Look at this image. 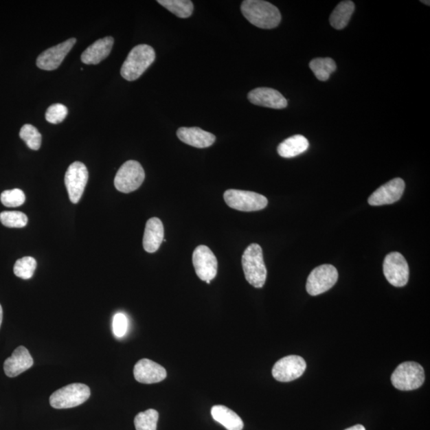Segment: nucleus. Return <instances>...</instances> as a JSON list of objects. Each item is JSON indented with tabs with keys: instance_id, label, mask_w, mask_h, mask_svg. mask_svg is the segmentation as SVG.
<instances>
[{
	"instance_id": "25",
	"label": "nucleus",
	"mask_w": 430,
	"mask_h": 430,
	"mask_svg": "<svg viewBox=\"0 0 430 430\" xmlns=\"http://www.w3.org/2000/svg\"><path fill=\"white\" fill-rule=\"evenodd\" d=\"M157 3L179 18H189L194 11L193 3L189 0H158Z\"/></svg>"
},
{
	"instance_id": "5",
	"label": "nucleus",
	"mask_w": 430,
	"mask_h": 430,
	"mask_svg": "<svg viewBox=\"0 0 430 430\" xmlns=\"http://www.w3.org/2000/svg\"><path fill=\"white\" fill-rule=\"evenodd\" d=\"M424 382V369L421 365L415 362L400 364L392 376L393 386L403 392L417 389L422 386Z\"/></svg>"
},
{
	"instance_id": "35",
	"label": "nucleus",
	"mask_w": 430,
	"mask_h": 430,
	"mask_svg": "<svg viewBox=\"0 0 430 430\" xmlns=\"http://www.w3.org/2000/svg\"><path fill=\"white\" fill-rule=\"evenodd\" d=\"M422 3H425V4H428L429 6V1H422Z\"/></svg>"
},
{
	"instance_id": "18",
	"label": "nucleus",
	"mask_w": 430,
	"mask_h": 430,
	"mask_svg": "<svg viewBox=\"0 0 430 430\" xmlns=\"http://www.w3.org/2000/svg\"><path fill=\"white\" fill-rule=\"evenodd\" d=\"M177 134L180 141L197 148L211 147L216 141L214 134L198 127H182L177 130Z\"/></svg>"
},
{
	"instance_id": "19",
	"label": "nucleus",
	"mask_w": 430,
	"mask_h": 430,
	"mask_svg": "<svg viewBox=\"0 0 430 430\" xmlns=\"http://www.w3.org/2000/svg\"><path fill=\"white\" fill-rule=\"evenodd\" d=\"M164 228L161 220L152 218L148 220L143 238L144 251L152 253L157 252L163 242Z\"/></svg>"
},
{
	"instance_id": "26",
	"label": "nucleus",
	"mask_w": 430,
	"mask_h": 430,
	"mask_svg": "<svg viewBox=\"0 0 430 430\" xmlns=\"http://www.w3.org/2000/svg\"><path fill=\"white\" fill-rule=\"evenodd\" d=\"M159 413L156 409H149L144 412L139 413L134 420L137 430H157Z\"/></svg>"
},
{
	"instance_id": "16",
	"label": "nucleus",
	"mask_w": 430,
	"mask_h": 430,
	"mask_svg": "<svg viewBox=\"0 0 430 430\" xmlns=\"http://www.w3.org/2000/svg\"><path fill=\"white\" fill-rule=\"evenodd\" d=\"M248 99L249 102L258 106L282 109L288 106L286 98L278 90L272 88L255 89L249 93Z\"/></svg>"
},
{
	"instance_id": "15",
	"label": "nucleus",
	"mask_w": 430,
	"mask_h": 430,
	"mask_svg": "<svg viewBox=\"0 0 430 430\" xmlns=\"http://www.w3.org/2000/svg\"><path fill=\"white\" fill-rule=\"evenodd\" d=\"M134 377L137 382L144 384L161 383L167 378L164 367L148 359H143L135 365Z\"/></svg>"
},
{
	"instance_id": "23",
	"label": "nucleus",
	"mask_w": 430,
	"mask_h": 430,
	"mask_svg": "<svg viewBox=\"0 0 430 430\" xmlns=\"http://www.w3.org/2000/svg\"><path fill=\"white\" fill-rule=\"evenodd\" d=\"M354 11V4L352 1L339 3L330 16V24L335 29H344L348 26Z\"/></svg>"
},
{
	"instance_id": "4",
	"label": "nucleus",
	"mask_w": 430,
	"mask_h": 430,
	"mask_svg": "<svg viewBox=\"0 0 430 430\" xmlns=\"http://www.w3.org/2000/svg\"><path fill=\"white\" fill-rule=\"evenodd\" d=\"M91 392L86 384L73 383L60 388L49 397V404L54 409H69L86 403Z\"/></svg>"
},
{
	"instance_id": "10",
	"label": "nucleus",
	"mask_w": 430,
	"mask_h": 430,
	"mask_svg": "<svg viewBox=\"0 0 430 430\" xmlns=\"http://www.w3.org/2000/svg\"><path fill=\"white\" fill-rule=\"evenodd\" d=\"M88 179L89 172L86 165L78 161L69 165L65 176V184L71 203L76 204L82 199Z\"/></svg>"
},
{
	"instance_id": "8",
	"label": "nucleus",
	"mask_w": 430,
	"mask_h": 430,
	"mask_svg": "<svg viewBox=\"0 0 430 430\" xmlns=\"http://www.w3.org/2000/svg\"><path fill=\"white\" fill-rule=\"evenodd\" d=\"M339 273L332 264H322L309 274L306 290L311 296H318L331 289L338 281Z\"/></svg>"
},
{
	"instance_id": "28",
	"label": "nucleus",
	"mask_w": 430,
	"mask_h": 430,
	"mask_svg": "<svg viewBox=\"0 0 430 430\" xmlns=\"http://www.w3.org/2000/svg\"><path fill=\"white\" fill-rule=\"evenodd\" d=\"M19 137L27 144V147L37 151L41 147L42 135L32 124H25L20 130Z\"/></svg>"
},
{
	"instance_id": "22",
	"label": "nucleus",
	"mask_w": 430,
	"mask_h": 430,
	"mask_svg": "<svg viewBox=\"0 0 430 430\" xmlns=\"http://www.w3.org/2000/svg\"><path fill=\"white\" fill-rule=\"evenodd\" d=\"M214 421L223 425L227 430H242L244 423L241 418L227 407L218 405L212 409Z\"/></svg>"
},
{
	"instance_id": "27",
	"label": "nucleus",
	"mask_w": 430,
	"mask_h": 430,
	"mask_svg": "<svg viewBox=\"0 0 430 430\" xmlns=\"http://www.w3.org/2000/svg\"><path fill=\"white\" fill-rule=\"evenodd\" d=\"M37 268L36 260L32 257L20 258L14 264V273L24 280L31 279Z\"/></svg>"
},
{
	"instance_id": "12",
	"label": "nucleus",
	"mask_w": 430,
	"mask_h": 430,
	"mask_svg": "<svg viewBox=\"0 0 430 430\" xmlns=\"http://www.w3.org/2000/svg\"><path fill=\"white\" fill-rule=\"evenodd\" d=\"M192 262L197 276L203 282L212 281L217 276L218 261L212 249L199 246L193 253Z\"/></svg>"
},
{
	"instance_id": "36",
	"label": "nucleus",
	"mask_w": 430,
	"mask_h": 430,
	"mask_svg": "<svg viewBox=\"0 0 430 430\" xmlns=\"http://www.w3.org/2000/svg\"><path fill=\"white\" fill-rule=\"evenodd\" d=\"M207 284H211V281H207L206 282Z\"/></svg>"
},
{
	"instance_id": "14",
	"label": "nucleus",
	"mask_w": 430,
	"mask_h": 430,
	"mask_svg": "<svg viewBox=\"0 0 430 430\" xmlns=\"http://www.w3.org/2000/svg\"><path fill=\"white\" fill-rule=\"evenodd\" d=\"M404 190V180L395 178L378 188L368 199V203L371 206H383L396 203L402 198Z\"/></svg>"
},
{
	"instance_id": "1",
	"label": "nucleus",
	"mask_w": 430,
	"mask_h": 430,
	"mask_svg": "<svg viewBox=\"0 0 430 430\" xmlns=\"http://www.w3.org/2000/svg\"><path fill=\"white\" fill-rule=\"evenodd\" d=\"M241 11L249 23L259 28L273 29L282 21V14L278 8L262 0L243 1Z\"/></svg>"
},
{
	"instance_id": "24",
	"label": "nucleus",
	"mask_w": 430,
	"mask_h": 430,
	"mask_svg": "<svg viewBox=\"0 0 430 430\" xmlns=\"http://www.w3.org/2000/svg\"><path fill=\"white\" fill-rule=\"evenodd\" d=\"M309 67L319 81L325 82L336 71L337 64L332 58H318L310 62Z\"/></svg>"
},
{
	"instance_id": "34",
	"label": "nucleus",
	"mask_w": 430,
	"mask_h": 430,
	"mask_svg": "<svg viewBox=\"0 0 430 430\" xmlns=\"http://www.w3.org/2000/svg\"><path fill=\"white\" fill-rule=\"evenodd\" d=\"M2 321H3V308H2L1 304H0V327H1Z\"/></svg>"
},
{
	"instance_id": "9",
	"label": "nucleus",
	"mask_w": 430,
	"mask_h": 430,
	"mask_svg": "<svg viewBox=\"0 0 430 430\" xmlns=\"http://www.w3.org/2000/svg\"><path fill=\"white\" fill-rule=\"evenodd\" d=\"M383 273L387 282L395 287H403L409 282V269L403 255L393 252L387 255L383 262Z\"/></svg>"
},
{
	"instance_id": "3",
	"label": "nucleus",
	"mask_w": 430,
	"mask_h": 430,
	"mask_svg": "<svg viewBox=\"0 0 430 430\" xmlns=\"http://www.w3.org/2000/svg\"><path fill=\"white\" fill-rule=\"evenodd\" d=\"M242 264L245 277L252 286L261 288L267 278V269L263 258V252L258 244L253 243L244 251Z\"/></svg>"
},
{
	"instance_id": "7",
	"label": "nucleus",
	"mask_w": 430,
	"mask_h": 430,
	"mask_svg": "<svg viewBox=\"0 0 430 430\" xmlns=\"http://www.w3.org/2000/svg\"><path fill=\"white\" fill-rule=\"evenodd\" d=\"M144 179L145 172L142 164L128 161L118 170L114 179L115 188L122 193L133 192L142 186Z\"/></svg>"
},
{
	"instance_id": "31",
	"label": "nucleus",
	"mask_w": 430,
	"mask_h": 430,
	"mask_svg": "<svg viewBox=\"0 0 430 430\" xmlns=\"http://www.w3.org/2000/svg\"><path fill=\"white\" fill-rule=\"evenodd\" d=\"M68 109L63 104H54L47 110L46 120L49 123H61L67 117Z\"/></svg>"
},
{
	"instance_id": "21",
	"label": "nucleus",
	"mask_w": 430,
	"mask_h": 430,
	"mask_svg": "<svg viewBox=\"0 0 430 430\" xmlns=\"http://www.w3.org/2000/svg\"><path fill=\"white\" fill-rule=\"evenodd\" d=\"M308 147L309 142L306 137L295 135L278 145V152L283 158H293L306 152Z\"/></svg>"
},
{
	"instance_id": "6",
	"label": "nucleus",
	"mask_w": 430,
	"mask_h": 430,
	"mask_svg": "<svg viewBox=\"0 0 430 430\" xmlns=\"http://www.w3.org/2000/svg\"><path fill=\"white\" fill-rule=\"evenodd\" d=\"M224 200L229 207L245 212L261 211L268 205V199L262 194L242 190H227Z\"/></svg>"
},
{
	"instance_id": "29",
	"label": "nucleus",
	"mask_w": 430,
	"mask_h": 430,
	"mask_svg": "<svg viewBox=\"0 0 430 430\" xmlns=\"http://www.w3.org/2000/svg\"><path fill=\"white\" fill-rule=\"evenodd\" d=\"M0 222L9 228H23L27 226L28 218L20 212H3L0 214Z\"/></svg>"
},
{
	"instance_id": "17",
	"label": "nucleus",
	"mask_w": 430,
	"mask_h": 430,
	"mask_svg": "<svg viewBox=\"0 0 430 430\" xmlns=\"http://www.w3.org/2000/svg\"><path fill=\"white\" fill-rule=\"evenodd\" d=\"M34 365V360L28 350L19 346L13 352L12 357L5 360L3 369L6 376L14 378L27 371Z\"/></svg>"
},
{
	"instance_id": "32",
	"label": "nucleus",
	"mask_w": 430,
	"mask_h": 430,
	"mask_svg": "<svg viewBox=\"0 0 430 430\" xmlns=\"http://www.w3.org/2000/svg\"><path fill=\"white\" fill-rule=\"evenodd\" d=\"M128 330V319L123 313H117L113 319V331L117 338H122Z\"/></svg>"
},
{
	"instance_id": "2",
	"label": "nucleus",
	"mask_w": 430,
	"mask_h": 430,
	"mask_svg": "<svg viewBox=\"0 0 430 430\" xmlns=\"http://www.w3.org/2000/svg\"><path fill=\"white\" fill-rule=\"evenodd\" d=\"M156 59V52L146 44L138 45L128 55L121 69L123 78L127 81H136L147 71Z\"/></svg>"
},
{
	"instance_id": "33",
	"label": "nucleus",
	"mask_w": 430,
	"mask_h": 430,
	"mask_svg": "<svg viewBox=\"0 0 430 430\" xmlns=\"http://www.w3.org/2000/svg\"><path fill=\"white\" fill-rule=\"evenodd\" d=\"M345 430H366L362 425H357V426H354L350 428H348Z\"/></svg>"
},
{
	"instance_id": "11",
	"label": "nucleus",
	"mask_w": 430,
	"mask_h": 430,
	"mask_svg": "<svg viewBox=\"0 0 430 430\" xmlns=\"http://www.w3.org/2000/svg\"><path fill=\"white\" fill-rule=\"evenodd\" d=\"M306 367V362L302 357L288 356L274 364L272 374L278 382L288 383L302 377Z\"/></svg>"
},
{
	"instance_id": "20",
	"label": "nucleus",
	"mask_w": 430,
	"mask_h": 430,
	"mask_svg": "<svg viewBox=\"0 0 430 430\" xmlns=\"http://www.w3.org/2000/svg\"><path fill=\"white\" fill-rule=\"evenodd\" d=\"M114 39L111 36L98 40L82 54V62L87 65H97L106 59L112 52Z\"/></svg>"
},
{
	"instance_id": "30",
	"label": "nucleus",
	"mask_w": 430,
	"mask_h": 430,
	"mask_svg": "<svg viewBox=\"0 0 430 430\" xmlns=\"http://www.w3.org/2000/svg\"><path fill=\"white\" fill-rule=\"evenodd\" d=\"M1 203L5 207H18L22 206L26 200L24 192L20 189L8 190L4 191L0 196Z\"/></svg>"
},
{
	"instance_id": "13",
	"label": "nucleus",
	"mask_w": 430,
	"mask_h": 430,
	"mask_svg": "<svg viewBox=\"0 0 430 430\" xmlns=\"http://www.w3.org/2000/svg\"><path fill=\"white\" fill-rule=\"evenodd\" d=\"M76 42V38H69L57 46L47 49L38 57L37 67L44 71H54L58 69Z\"/></svg>"
}]
</instances>
